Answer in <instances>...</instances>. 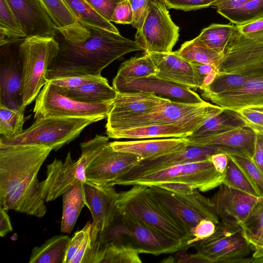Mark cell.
Masks as SVG:
<instances>
[{
	"instance_id": "obj_1",
	"label": "cell",
	"mask_w": 263,
	"mask_h": 263,
	"mask_svg": "<svg viewBox=\"0 0 263 263\" xmlns=\"http://www.w3.org/2000/svg\"><path fill=\"white\" fill-rule=\"evenodd\" d=\"M57 40L59 51L47 71L48 81L84 75L101 76L104 68L123 55L144 51L135 41L120 33L83 23Z\"/></svg>"
},
{
	"instance_id": "obj_2",
	"label": "cell",
	"mask_w": 263,
	"mask_h": 263,
	"mask_svg": "<svg viewBox=\"0 0 263 263\" xmlns=\"http://www.w3.org/2000/svg\"><path fill=\"white\" fill-rule=\"evenodd\" d=\"M51 151L41 145H0V208L44 216L47 208L37 176Z\"/></svg>"
},
{
	"instance_id": "obj_3",
	"label": "cell",
	"mask_w": 263,
	"mask_h": 263,
	"mask_svg": "<svg viewBox=\"0 0 263 263\" xmlns=\"http://www.w3.org/2000/svg\"><path fill=\"white\" fill-rule=\"evenodd\" d=\"M223 110L207 102L190 104L167 100L144 114L107 116L106 133L153 125H177L197 129L206 119Z\"/></svg>"
},
{
	"instance_id": "obj_4",
	"label": "cell",
	"mask_w": 263,
	"mask_h": 263,
	"mask_svg": "<svg viewBox=\"0 0 263 263\" xmlns=\"http://www.w3.org/2000/svg\"><path fill=\"white\" fill-rule=\"evenodd\" d=\"M100 234L101 241H111L128 245L139 253L157 256L187 248L186 242L170 238L142 221L119 210L111 224Z\"/></svg>"
},
{
	"instance_id": "obj_5",
	"label": "cell",
	"mask_w": 263,
	"mask_h": 263,
	"mask_svg": "<svg viewBox=\"0 0 263 263\" xmlns=\"http://www.w3.org/2000/svg\"><path fill=\"white\" fill-rule=\"evenodd\" d=\"M117 205L118 210L142 221L170 238L187 244L191 239L185 227L151 196L147 185L136 184L129 190L118 193Z\"/></svg>"
},
{
	"instance_id": "obj_6",
	"label": "cell",
	"mask_w": 263,
	"mask_h": 263,
	"mask_svg": "<svg viewBox=\"0 0 263 263\" xmlns=\"http://www.w3.org/2000/svg\"><path fill=\"white\" fill-rule=\"evenodd\" d=\"M108 137L96 135L80 144L81 155L77 161L69 151L63 162L55 158L47 165L46 178L40 182L43 198L46 202L55 200L73 186L86 182L87 166L109 142Z\"/></svg>"
},
{
	"instance_id": "obj_7",
	"label": "cell",
	"mask_w": 263,
	"mask_h": 263,
	"mask_svg": "<svg viewBox=\"0 0 263 263\" xmlns=\"http://www.w3.org/2000/svg\"><path fill=\"white\" fill-rule=\"evenodd\" d=\"M106 118L105 116L39 118L21 134L9 138L1 137L0 145H41L56 151L78 137L85 127Z\"/></svg>"
},
{
	"instance_id": "obj_8",
	"label": "cell",
	"mask_w": 263,
	"mask_h": 263,
	"mask_svg": "<svg viewBox=\"0 0 263 263\" xmlns=\"http://www.w3.org/2000/svg\"><path fill=\"white\" fill-rule=\"evenodd\" d=\"M54 36L26 37L18 46L22 67L23 109L35 100L48 82L47 71L59 51Z\"/></svg>"
},
{
	"instance_id": "obj_9",
	"label": "cell",
	"mask_w": 263,
	"mask_h": 263,
	"mask_svg": "<svg viewBox=\"0 0 263 263\" xmlns=\"http://www.w3.org/2000/svg\"><path fill=\"white\" fill-rule=\"evenodd\" d=\"M217 68L219 73L263 77V32L244 34L235 25Z\"/></svg>"
},
{
	"instance_id": "obj_10",
	"label": "cell",
	"mask_w": 263,
	"mask_h": 263,
	"mask_svg": "<svg viewBox=\"0 0 263 263\" xmlns=\"http://www.w3.org/2000/svg\"><path fill=\"white\" fill-rule=\"evenodd\" d=\"M206 263H253L251 245L240 226L219 222L214 233L191 244Z\"/></svg>"
},
{
	"instance_id": "obj_11",
	"label": "cell",
	"mask_w": 263,
	"mask_h": 263,
	"mask_svg": "<svg viewBox=\"0 0 263 263\" xmlns=\"http://www.w3.org/2000/svg\"><path fill=\"white\" fill-rule=\"evenodd\" d=\"M113 101L87 103L76 101L63 94L59 86L48 81L35 99L33 112L41 117H107Z\"/></svg>"
},
{
	"instance_id": "obj_12",
	"label": "cell",
	"mask_w": 263,
	"mask_h": 263,
	"mask_svg": "<svg viewBox=\"0 0 263 263\" xmlns=\"http://www.w3.org/2000/svg\"><path fill=\"white\" fill-rule=\"evenodd\" d=\"M151 196L177 218L189 232L201 220L208 219L215 224L219 219L215 214L210 198L195 189L189 195L170 192L156 185H147Z\"/></svg>"
},
{
	"instance_id": "obj_13",
	"label": "cell",
	"mask_w": 263,
	"mask_h": 263,
	"mask_svg": "<svg viewBox=\"0 0 263 263\" xmlns=\"http://www.w3.org/2000/svg\"><path fill=\"white\" fill-rule=\"evenodd\" d=\"M179 27L172 21L162 0L151 1L143 24L137 30L135 41L145 53L172 51L178 40Z\"/></svg>"
},
{
	"instance_id": "obj_14",
	"label": "cell",
	"mask_w": 263,
	"mask_h": 263,
	"mask_svg": "<svg viewBox=\"0 0 263 263\" xmlns=\"http://www.w3.org/2000/svg\"><path fill=\"white\" fill-rule=\"evenodd\" d=\"M224 174L216 171L209 159L189 162L144 175L132 185H146L165 181L182 182L193 185L201 192H206L222 183Z\"/></svg>"
},
{
	"instance_id": "obj_15",
	"label": "cell",
	"mask_w": 263,
	"mask_h": 263,
	"mask_svg": "<svg viewBox=\"0 0 263 263\" xmlns=\"http://www.w3.org/2000/svg\"><path fill=\"white\" fill-rule=\"evenodd\" d=\"M237 156L238 153L223 147L210 145L197 146L188 145L184 149L152 160L139 161L114 182V185H132L133 183L145 174L163 170L177 164L209 159L216 153Z\"/></svg>"
},
{
	"instance_id": "obj_16",
	"label": "cell",
	"mask_w": 263,
	"mask_h": 263,
	"mask_svg": "<svg viewBox=\"0 0 263 263\" xmlns=\"http://www.w3.org/2000/svg\"><path fill=\"white\" fill-rule=\"evenodd\" d=\"M112 87L119 93H150L176 102L201 104L205 102L192 89L156 75L139 78H126L116 75L112 81Z\"/></svg>"
},
{
	"instance_id": "obj_17",
	"label": "cell",
	"mask_w": 263,
	"mask_h": 263,
	"mask_svg": "<svg viewBox=\"0 0 263 263\" xmlns=\"http://www.w3.org/2000/svg\"><path fill=\"white\" fill-rule=\"evenodd\" d=\"M141 160L137 155L114 149L108 142L86 167L85 183L96 187L114 186L116 180Z\"/></svg>"
},
{
	"instance_id": "obj_18",
	"label": "cell",
	"mask_w": 263,
	"mask_h": 263,
	"mask_svg": "<svg viewBox=\"0 0 263 263\" xmlns=\"http://www.w3.org/2000/svg\"><path fill=\"white\" fill-rule=\"evenodd\" d=\"M210 198L214 212L221 221L240 226L249 217L259 198L224 183Z\"/></svg>"
},
{
	"instance_id": "obj_19",
	"label": "cell",
	"mask_w": 263,
	"mask_h": 263,
	"mask_svg": "<svg viewBox=\"0 0 263 263\" xmlns=\"http://www.w3.org/2000/svg\"><path fill=\"white\" fill-rule=\"evenodd\" d=\"M14 13L26 38L55 36L58 31L40 0H6Z\"/></svg>"
},
{
	"instance_id": "obj_20",
	"label": "cell",
	"mask_w": 263,
	"mask_h": 263,
	"mask_svg": "<svg viewBox=\"0 0 263 263\" xmlns=\"http://www.w3.org/2000/svg\"><path fill=\"white\" fill-rule=\"evenodd\" d=\"M201 96L204 99L224 109L263 110V77H248L241 86L223 93H201Z\"/></svg>"
},
{
	"instance_id": "obj_21",
	"label": "cell",
	"mask_w": 263,
	"mask_h": 263,
	"mask_svg": "<svg viewBox=\"0 0 263 263\" xmlns=\"http://www.w3.org/2000/svg\"><path fill=\"white\" fill-rule=\"evenodd\" d=\"M83 188L85 204L91 213L92 223L101 233L111 224L118 215V193L114 186L96 187L84 183Z\"/></svg>"
},
{
	"instance_id": "obj_22",
	"label": "cell",
	"mask_w": 263,
	"mask_h": 263,
	"mask_svg": "<svg viewBox=\"0 0 263 263\" xmlns=\"http://www.w3.org/2000/svg\"><path fill=\"white\" fill-rule=\"evenodd\" d=\"M147 54L158 69L156 75L186 88H199L191 63L181 57L176 51Z\"/></svg>"
},
{
	"instance_id": "obj_23",
	"label": "cell",
	"mask_w": 263,
	"mask_h": 263,
	"mask_svg": "<svg viewBox=\"0 0 263 263\" xmlns=\"http://www.w3.org/2000/svg\"><path fill=\"white\" fill-rule=\"evenodd\" d=\"M185 138L188 145L223 147L237 152L241 156L253 159L256 146V134L251 128L243 127L203 138Z\"/></svg>"
},
{
	"instance_id": "obj_24",
	"label": "cell",
	"mask_w": 263,
	"mask_h": 263,
	"mask_svg": "<svg viewBox=\"0 0 263 263\" xmlns=\"http://www.w3.org/2000/svg\"><path fill=\"white\" fill-rule=\"evenodd\" d=\"M114 149L138 156L144 160H152L177 153L188 145L185 137L109 142Z\"/></svg>"
},
{
	"instance_id": "obj_25",
	"label": "cell",
	"mask_w": 263,
	"mask_h": 263,
	"mask_svg": "<svg viewBox=\"0 0 263 263\" xmlns=\"http://www.w3.org/2000/svg\"><path fill=\"white\" fill-rule=\"evenodd\" d=\"M1 56L4 59L1 58L0 104L11 109L23 108L22 67L19 54L9 58L4 53Z\"/></svg>"
},
{
	"instance_id": "obj_26",
	"label": "cell",
	"mask_w": 263,
	"mask_h": 263,
	"mask_svg": "<svg viewBox=\"0 0 263 263\" xmlns=\"http://www.w3.org/2000/svg\"><path fill=\"white\" fill-rule=\"evenodd\" d=\"M167 100L150 93L118 92L107 116L144 114Z\"/></svg>"
},
{
	"instance_id": "obj_27",
	"label": "cell",
	"mask_w": 263,
	"mask_h": 263,
	"mask_svg": "<svg viewBox=\"0 0 263 263\" xmlns=\"http://www.w3.org/2000/svg\"><path fill=\"white\" fill-rule=\"evenodd\" d=\"M196 129L177 125H153L106 133L112 139L180 138L191 135Z\"/></svg>"
},
{
	"instance_id": "obj_28",
	"label": "cell",
	"mask_w": 263,
	"mask_h": 263,
	"mask_svg": "<svg viewBox=\"0 0 263 263\" xmlns=\"http://www.w3.org/2000/svg\"><path fill=\"white\" fill-rule=\"evenodd\" d=\"M139 254L130 245L98 240L93 263H141Z\"/></svg>"
},
{
	"instance_id": "obj_29",
	"label": "cell",
	"mask_w": 263,
	"mask_h": 263,
	"mask_svg": "<svg viewBox=\"0 0 263 263\" xmlns=\"http://www.w3.org/2000/svg\"><path fill=\"white\" fill-rule=\"evenodd\" d=\"M59 88L63 94L72 99L87 103L113 101L118 95L116 90L109 85L107 80L86 84L66 90Z\"/></svg>"
},
{
	"instance_id": "obj_30",
	"label": "cell",
	"mask_w": 263,
	"mask_h": 263,
	"mask_svg": "<svg viewBox=\"0 0 263 263\" xmlns=\"http://www.w3.org/2000/svg\"><path fill=\"white\" fill-rule=\"evenodd\" d=\"M70 240L67 235L52 237L32 249L29 262L64 263Z\"/></svg>"
},
{
	"instance_id": "obj_31",
	"label": "cell",
	"mask_w": 263,
	"mask_h": 263,
	"mask_svg": "<svg viewBox=\"0 0 263 263\" xmlns=\"http://www.w3.org/2000/svg\"><path fill=\"white\" fill-rule=\"evenodd\" d=\"M243 127L247 126L232 110L223 109L221 112L206 119L199 127L185 138H203Z\"/></svg>"
},
{
	"instance_id": "obj_32",
	"label": "cell",
	"mask_w": 263,
	"mask_h": 263,
	"mask_svg": "<svg viewBox=\"0 0 263 263\" xmlns=\"http://www.w3.org/2000/svg\"><path fill=\"white\" fill-rule=\"evenodd\" d=\"M84 183L78 184L63 194V214L61 231L70 233L85 204Z\"/></svg>"
},
{
	"instance_id": "obj_33",
	"label": "cell",
	"mask_w": 263,
	"mask_h": 263,
	"mask_svg": "<svg viewBox=\"0 0 263 263\" xmlns=\"http://www.w3.org/2000/svg\"><path fill=\"white\" fill-rule=\"evenodd\" d=\"M240 227L253 252L263 251V196Z\"/></svg>"
},
{
	"instance_id": "obj_34",
	"label": "cell",
	"mask_w": 263,
	"mask_h": 263,
	"mask_svg": "<svg viewBox=\"0 0 263 263\" xmlns=\"http://www.w3.org/2000/svg\"><path fill=\"white\" fill-rule=\"evenodd\" d=\"M60 34H64L79 28V22L63 0H40Z\"/></svg>"
},
{
	"instance_id": "obj_35",
	"label": "cell",
	"mask_w": 263,
	"mask_h": 263,
	"mask_svg": "<svg viewBox=\"0 0 263 263\" xmlns=\"http://www.w3.org/2000/svg\"><path fill=\"white\" fill-rule=\"evenodd\" d=\"M76 18L82 23L119 33L109 21L96 12L85 0H63Z\"/></svg>"
},
{
	"instance_id": "obj_36",
	"label": "cell",
	"mask_w": 263,
	"mask_h": 263,
	"mask_svg": "<svg viewBox=\"0 0 263 263\" xmlns=\"http://www.w3.org/2000/svg\"><path fill=\"white\" fill-rule=\"evenodd\" d=\"M228 159L222 183L250 195L262 197L257 186L231 155H228Z\"/></svg>"
},
{
	"instance_id": "obj_37",
	"label": "cell",
	"mask_w": 263,
	"mask_h": 263,
	"mask_svg": "<svg viewBox=\"0 0 263 263\" xmlns=\"http://www.w3.org/2000/svg\"><path fill=\"white\" fill-rule=\"evenodd\" d=\"M26 36L6 0H0V46L24 40Z\"/></svg>"
},
{
	"instance_id": "obj_38",
	"label": "cell",
	"mask_w": 263,
	"mask_h": 263,
	"mask_svg": "<svg viewBox=\"0 0 263 263\" xmlns=\"http://www.w3.org/2000/svg\"><path fill=\"white\" fill-rule=\"evenodd\" d=\"M178 54L190 63L210 64L218 67L221 54L195 38L184 42L177 51Z\"/></svg>"
},
{
	"instance_id": "obj_39",
	"label": "cell",
	"mask_w": 263,
	"mask_h": 263,
	"mask_svg": "<svg viewBox=\"0 0 263 263\" xmlns=\"http://www.w3.org/2000/svg\"><path fill=\"white\" fill-rule=\"evenodd\" d=\"M234 26L233 24H212L204 28L195 39L222 54Z\"/></svg>"
},
{
	"instance_id": "obj_40",
	"label": "cell",
	"mask_w": 263,
	"mask_h": 263,
	"mask_svg": "<svg viewBox=\"0 0 263 263\" xmlns=\"http://www.w3.org/2000/svg\"><path fill=\"white\" fill-rule=\"evenodd\" d=\"M158 69L146 53L133 57L122 63L117 75L126 78H139L156 75Z\"/></svg>"
},
{
	"instance_id": "obj_41",
	"label": "cell",
	"mask_w": 263,
	"mask_h": 263,
	"mask_svg": "<svg viewBox=\"0 0 263 263\" xmlns=\"http://www.w3.org/2000/svg\"><path fill=\"white\" fill-rule=\"evenodd\" d=\"M24 109H11L0 104L1 137L11 138L21 134L24 130Z\"/></svg>"
},
{
	"instance_id": "obj_42",
	"label": "cell",
	"mask_w": 263,
	"mask_h": 263,
	"mask_svg": "<svg viewBox=\"0 0 263 263\" xmlns=\"http://www.w3.org/2000/svg\"><path fill=\"white\" fill-rule=\"evenodd\" d=\"M217 11L232 24L240 25L263 16V0H251L238 8Z\"/></svg>"
},
{
	"instance_id": "obj_43",
	"label": "cell",
	"mask_w": 263,
	"mask_h": 263,
	"mask_svg": "<svg viewBox=\"0 0 263 263\" xmlns=\"http://www.w3.org/2000/svg\"><path fill=\"white\" fill-rule=\"evenodd\" d=\"M248 77L219 73L213 82L202 88V94L217 95L223 93L241 86Z\"/></svg>"
},
{
	"instance_id": "obj_44",
	"label": "cell",
	"mask_w": 263,
	"mask_h": 263,
	"mask_svg": "<svg viewBox=\"0 0 263 263\" xmlns=\"http://www.w3.org/2000/svg\"><path fill=\"white\" fill-rule=\"evenodd\" d=\"M232 111L247 127L256 134H263V110L243 108Z\"/></svg>"
},
{
	"instance_id": "obj_45",
	"label": "cell",
	"mask_w": 263,
	"mask_h": 263,
	"mask_svg": "<svg viewBox=\"0 0 263 263\" xmlns=\"http://www.w3.org/2000/svg\"><path fill=\"white\" fill-rule=\"evenodd\" d=\"M101 76L84 75L71 77L58 78L50 81L63 90L76 88L81 85L106 80Z\"/></svg>"
},
{
	"instance_id": "obj_46",
	"label": "cell",
	"mask_w": 263,
	"mask_h": 263,
	"mask_svg": "<svg viewBox=\"0 0 263 263\" xmlns=\"http://www.w3.org/2000/svg\"><path fill=\"white\" fill-rule=\"evenodd\" d=\"M167 8L184 11L214 7L220 0H162Z\"/></svg>"
},
{
	"instance_id": "obj_47",
	"label": "cell",
	"mask_w": 263,
	"mask_h": 263,
	"mask_svg": "<svg viewBox=\"0 0 263 263\" xmlns=\"http://www.w3.org/2000/svg\"><path fill=\"white\" fill-rule=\"evenodd\" d=\"M231 156L256 184L263 196V173L260 169L252 159L244 156Z\"/></svg>"
},
{
	"instance_id": "obj_48",
	"label": "cell",
	"mask_w": 263,
	"mask_h": 263,
	"mask_svg": "<svg viewBox=\"0 0 263 263\" xmlns=\"http://www.w3.org/2000/svg\"><path fill=\"white\" fill-rule=\"evenodd\" d=\"M216 224L208 219L201 220L190 231L191 239L187 241V247L212 235L215 231Z\"/></svg>"
},
{
	"instance_id": "obj_49",
	"label": "cell",
	"mask_w": 263,
	"mask_h": 263,
	"mask_svg": "<svg viewBox=\"0 0 263 263\" xmlns=\"http://www.w3.org/2000/svg\"><path fill=\"white\" fill-rule=\"evenodd\" d=\"M133 12L130 0H124L117 4L110 22L117 24H132Z\"/></svg>"
},
{
	"instance_id": "obj_50",
	"label": "cell",
	"mask_w": 263,
	"mask_h": 263,
	"mask_svg": "<svg viewBox=\"0 0 263 263\" xmlns=\"http://www.w3.org/2000/svg\"><path fill=\"white\" fill-rule=\"evenodd\" d=\"M152 0H130L133 12V21L131 24L139 30L142 27L147 14Z\"/></svg>"
},
{
	"instance_id": "obj_51",
	"label": "cell",
	"mask_w": 263,
	"mask_h": 263,
	"mask_svg": "<svg viewBox=\"0 0 263 263\" xmlns=\"http://www.w3.org/2000/svg\"><path fill=\"white\" fill-rule=\"evenodd\" d=\"M85 1L96 12L109 22L111 21L114 9L118 3L112 0Z\"/></svg>"
},
{
	"instance_id": "obj_52",
	"label": "cell",
	"mask_w": 263,
	"mask_h": 263,
	"mask_svg": "<svg viewBox=\"0 0 263 263\" xmlns=\"http://www.w3.org/2000/svg\"><path fill=\"white\" fill-rule=\"evenodd\" d=\"M90 224L88 222L83 229L76 232L70 238L64 263H70L80 247Z\"/></svg>"
},
{
	"instance_id": "obj_53",
	"label": "cell",
	"mask_w": 263,
	"mask_h": 263,
	"mask_svg": "<svg viewBox=\"0 0 263 263\" xmlns=\"http://www.w3.org/2000/svg\"><path fill=\"white\" fill-rule=\"evenodd\" d=\"M153 185L170 192L181 195L191 194L196 189L193 185L189 184L174 181L161 182Z\"/></svg>"
},
{
	"instance_id": "obj_54",
	"label": "cell",
	"mask_w": 263,
	"mask_h": 263,
	"mask_svg": "<svg viewBox=\"0 0 263 263\" xmlns=\"http://www.w3.org/2000/svg\"><path fill=\"white\" fill-rule=\"evenodd\" d=\"M196 79L199 89L202 86L204 80L214 70H218L217 67L212 64L197 62H192Z\"/></svg>"
},
{
	"instance_id": "obj_55",
	"label": "cell",
	"mask_w": 263,
	"mask_h": 263,
	"mask_svg": "<svg viewBox=\"0 0 263 263\" xmlns=\"http://www.w3.org/2000/svg\"><path fill=\"white\" fill-rule=\"evenodd\" d=\"M238 31L242 34H249L263 32V16L250 22L236 25Z\"/></svg>"
},
{
	"instance_id": "obj_56",
	"label": "cell",
	"mask_w": 263,
	"mask_h": 263,
	"mask_svg": "<svg viewBox=\"0 0 263 263\" xmlns=\"http://www.w3.org/2000/svg\"><path fill=\"white\" fill-rule=\"evenodd\" d=\"M209 159L215 169L221 174H224L228 163V155L219 153L210 156Z\"/></svg>"
},
{
	"instance_id": "obj_57",
	"label": "cell",
	"mask_w": 263,
	"mask_h": 263,
	"mask_svg": "<svg viewBox=\"0 0 263 263\" xmlns=\"http://www.w3.org/2000/svg\"><path fill=\"white\" fill-rule=\"evenodd\" d=\"M252 160L263 173V134H256V146Z\"/></svg>"
},
{
	"instance_id": "obj_58",
	"label": "cell",
	"mask_w": 263,
	"mask_h": 263,
	"mask_svg": "<svg viewBox=\"0 0 263 263\" xmlns=\"http://www.w3.org/2000/svg\"><path fill=\"white\" fill-rule=\"evenodd\" d=\"M7 211L0 208V236L4 237L13 230Z\"/></svg>"
},
{
	"instance_id": "obj_59",
	"label": "cell",
	"mask_w": 263,
	"mask_h": 263,
	"mask_svg": "<svg viewBox=\"0 0 263 263\" xmlns=\"http://www.w3.org/2000/svg\"><path fill=\"white\" fill-rule=\"evenodd\" d=\"M251 0H220L214 7L217 10L238 8Z\"/></svg>"
},
{
	"instance_id": "obj_60",
	"label": "cell",
	"mask_w": 263,
	"mask_h": 263,
	"mask_svg": "<svg viewBox=\"0 0 263 263\" xmlns=\"http://www.w3.org/2000/svg\"><path fill=\"white\" fill-rule=\"evenodd\" d=\"M252 257L254 259L253 263H263V251L253 252Z\"/></svg>"
},
{
	"instance_id": "obj_61",
	"label": "cell",
	"mask_w": 263,
	"mask_h": 263,
	"mask_svg": "<svg viewBox=\"0 0 263 263\" xmlns=\"http://www.w3.org/2000/svg\"><path fill=\"white\" fill-rule=\"evenodd\" d=\"M112 1H116V2H121V1H124V0H112Z\"/></svg>"
}]
</instances>
